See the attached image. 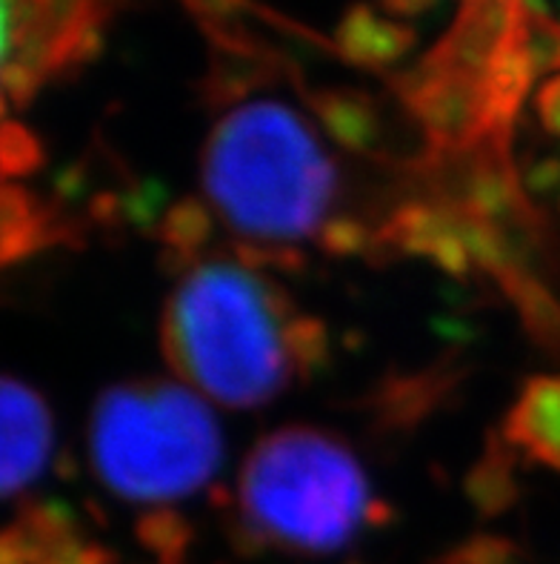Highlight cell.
I'll list each match as a JSON object with an SVG mask.
<instances>
[{"label": "cell", "mask_w": 560, "mask_h": 564, "mask_svg": "<svg viewBox=\"0 0 560 564\" xmlns=\"http://www.w3.org/2000/svg\"><path fill=\"white\" fill-rule=\"evenodd\" d=\"M46 164V152H43L41 138L32 129L21 123L7 121L3 123V135H0V172L7 184H14V178H26L43 170Z\"/></svg>", "instance_id": "obj_20"}, {"label": "cell", "mask_w": 560, "mask_h": 564, "mask_svg": "<svg viewBox=\"0 0 560 564\" xmlns=\"http://www.w3.org/2000/svg\"><path fill=\"white\" fill-rule=\"evenodd\" d=\"M432 564H524V547L495 533H475L452 544Z\"/></svg>", "instance_id": "obj_22"}, {"label": "cell", "mask_w": 560, "mask_h": 564, "mask_svg": "<svg viewBox=\"0 0 560 564\" xmlns=\"http://www.w3.org/2000/svg\"><path fill=\"white\" fill-rule=\"evenodd\" d=\"M315 118L341 150L355 155H375L381 147L383 121L375 100L361 89L349 86H327L306 93Z\"/></svg>", "instance_id": "obj_12"}, {"label": "cell", "mask_w": 560, "mask_h": 564, "mask_svg": "<svg viewBox=\"0 0 560 564\" xmlns=\"http://www.w3.org/2000/svg\"><path fill=\"white\" fill-rule=\"evenodd\" d=\"M215 213L198 195H186V198L169 204L166 215L161 218L157 238L164 243L161 252V264L166 272H178L186 275L191 267L204 261V250L215 229Z\"/></svg>", "instance_id": "obj_15"}, {"label": "cell", "mask_w": 560, "mask_h": 564, "mask_svg": "<svg viewBox=\"0 0 560 564\" xmlns=\"http://www.w3.org/2000/svg\"><path fill=\"white\" fill-rule=\"evenodd\" d=\"M347 564H363V562H347Z\"/></svg>", "instance_id": "obj_27"}, {"label": "cell", "mask_w": 560, "mask_h": 564, "mask_svg": "<svg viewBox=\"0 0 560 564\" xmlns=\"http://www.w3.org/2000/svg\"><path fill=\"white\" fill-rule=\"evenodd\" d=\"M206 204L241 243L292 247L318 236L338 198V166L304 115L277 100L229 109L200 155Z\"/></svg>", "instance_id": "obj_2"}, {"label": "cell", "mask_w": 560, "mask_h": 564, "mask_svg": "<svg viewBox=\"0 0 560 564\" xmlns=\"http://www.w3.org/2000/svg\"><path fill=\"white\" fill-rule=\"evenodd\" d=\"M0 564H32L21 536L12 528L3 530V536H0Z\"/></svg>", "instance_id": "obj_26"}, {"label": "cell", "mask_w": 560, "mask_h": 564, "mask_svg": "<svg viewBox=\"0 0 560 564\" xmlns=\"http://www.w3.org/2000/svg\"><path fill=\"white\" fill-rule=\"evenodd\" d=\"M501 438L526 462L560 473V376H532L520 384Z\"/></svg>", "instance_id": "obj_10"}, {"label": "cell", "mask_w": 560, "mask_h": 564, "mask_svg": "<svg viewBox=\"0 0 560 564\" xmlns=\"http://www.w3.org/2000/svg\"><path fill=\"white\" fill-rule=\"evenodd\" d=\"M397 98L424 132L432 155H458L490 141L481 78L420 61L395 78Z\"/></svg>", "instance_id": "obj_5"}, {"label": "cell", "mask_w": 560, "mask_h": 564, "mask_svg": "<svg viewBox=\"0 0 560 564\" xmlns=\"http://www.w3.org/2000/svg\"><path fill=\"white\" fill-rule=\"evenodd\" d=\"M86 227L64 204L43 198L23 184H3L0 193V264L14 267L52 247H78Z\"/></svg>", "instance_id": "obj_9"}, {"label": "cell", "mask_w": 560, "mask_h": 564, "mask_svg": "<svg viewBox=\"0 0 560 564\" xmlns=\"http://www.w3.org/2000/svg\"><path fill=\"white\" fill-rule=\"evenodd\" d=\"M298 318L284 286L238 258H204L180 275L161 315V350L195 393L255 410L298 379L289 329Z\"/></svg>", "instance_id": "obj_1"}, {"label": "cell", "mask_w": 560, "mask_h": 564, "mask_svg": "<svg viewBox=\"0 0 560 564\" xmlns=\"http://www.w3.org/2000/svg\"><path fill=\"white\" fill-rule=\"evenodd\" d=\"M334 46L349 64L377 72L409 55L415 46V29L366 3H355L343 12L334 29Z\"/></svg>", "instance_id": "obj_11"}, {"label": "cell", "mask_w": 560, "mask_h": 564, "mask_svg": "<svg viewBox=\"0 0 560 564\" xmlns=\"http://www.w3.org/2000/svg\"><path fill=\"white\" fill-rule=\"evenodd\" d=\"M466 376L469 367H463L454 352L420 370L389 372L363 401L370 424L381 436H409L411 430H418L447 408L449 401L458 399Z\"/></svg>", "instance_id": "obj_7"}, {"label": "cell", "mask_w": 560, "mask_h": 564, "mask_svg": "<svg viewBox=\"0 0 560 564\" xmlns=\"http://www.w3.org/2000/svg\"><path fill=\"white\" fill-rule=\"evenodd\" d=\"M463 494L481 519H497L520 499L518 453L501 433H486L483 453L463 476Z\"/></svg>", "instance_id": "obj_13"}, {"label": "cell", "mask_w": 560, "mask_h": 564, "mask_svg": "<svg viewBox=\"0 0 560 564\" xmlns=\"http://www.w3.org/2000/svg\"><path fill=\"white\" fill-rule=\"evenodd\" d=\"M558 209H560V195H558Z\"/></svg>", "instance_id": "obj_28"}, {"label": "cell", "mask_w": 560, "mask_h": 564, "mask_svg": "<svg viewBox=\"0 0 560 564\" xmlns=\"http://www.w3.org/2000/svg\"><path fill=\"white\" fill-rule=\"evenodd\" d=\"M318 247L329 258H375L381 252L377 232H372L355 215L329 218L318 232Z\"/></svg>", "instance_id": "obj_21"}, {"label": "cell", "mask_w": 560, "mask_h": 564, "mask_svg": "<svg viewBox=\"0 0 560 564\" xmlns=\"http://www.w3.org/2000/svg\"><path fill=\"white\" fill-rule=\"evenodd\" d=\"M0 490L7 499H14L35 485L50 465L55 447V419L35 387L7 376L0 387Z\"/></svg>", "instance_id": "obj_6"}, {"label": "cell", "mask_w": 560, "mask_h": 564, "mask_svg": "<svg viewBox=\"0 0 560 564\" xmlns=\"http://www.w3.org/2000/svg\"><path fill=\"white\" fill-rule=\"evenodd\" d=\"M389 505L372 499L361 458L338 433L309 424L272 430L238 473L234 544L243 553L275 547L329 556L363 528L389 524Z\"/></svg>", "instance_id": "obj_3"}, {"label": "cell", "mask_w": 560, "mask_h": 564, "mask_svg": "<svg viewBox=\"0 0 560 564\" xmlns=\"http://www.w3.org/2000/svg\"><path fill=\"white\" fill-rule=\"evenodd\" d=\"M263 78H270V66L263 64V57H257L246 43L227 41L206 75V100L212 107L238 104L257 89Z\"/></svg>", "instance_id": "obj_16"}, {"label": "cell", "mask_w": 560, "mask_h": 564, "mask_svg": "<svg viewBox=\"0 0 560 564\" xmlns=\"http://www.w3.org/2000/svg\"><path fill=\"white\" fill-rule=\"evenodd\" d=\"M375 232L381 252L424 258L452 279H469L475 270L461 236V215L438 200H406Z\"/></svg>", "instance_id": "obj_8"}, {"label": "cell", "mask_w": 560, "mask_h": 564, "mask_svg": "<svg viewBox=\"0 0 560 564\" xmlns=\"http://www.w3.org/2000/svg\"><path fill=\"white\" fill-rule=\"evenodd\" d=\"M438 0H381V9L389 18H418V14L432 12Z\"/></svg>", "instance_id": "obj_25"}, {"label": "cell", "mask_w": 560, "mask_h": 564, "mask_svg": "<svg viewBox=\"0 0 560 564\" xmlns=\"http://www.w3.org/2000/svg\"><path fill=\"white\" fill-rule=\"evenodd\" d=\"M89 458L114 496L166 508L215 479L223 436L212 408L184 381H121L95 399Z\"/></svg>", "instance_id": "obj_4"}, {"label": "cell", "mask_w": 560, "mask_h": 564, "mask_svg": "<svg viewBox=\"0 0 560 564\" xmlns=\"http://www.w3.org/2000/svg\"><path fill=\"white\" fill-rule=\"evenodd\" d=\"M9 528L21 536L32 564H114V553L109 551L107 544L86 539L80 530L57 533V536L32 539L14 522Z\"/></svg>", "instance_id": "obj_18"}, {"label": "cell", "mask_w": 560, "mask_h": 564, "mask_svg": "<svg viewBox=\"0 0 560 564\" xmlns=\"http://www.w3.org/2000/svg\"><path fill=\"white\" fill-rule=\"evenodd\" d=\"M520 184H524V193L529 198H547V195L558 193L560 189V158H540L535 164L526 166V172L520 175Z\"/></svg>", "instance_id": "obj_23"}, {"label": "cell", "mask_w": 560, "mask_h": 564, "mask_svg": "<svg viewBox=\"0 0 560 564\" xmlns=\"http://www.w3.org/2000/svg\"><path fill=\"white\" fill-rule=\"evenodd\" d=\"M535 112L549 135L560 138V72L549 75L535 95Z\"/></svg>", "instance_id": "obj_24"}, {"label": "cell", "mask_w": 560, "mask_h": 564, "mask_svg": "<svg viewBox=\"0 0 560 564\" xmlns=\"http://www.w3.org/2000/svg\"><path fill=\"white\" fill-rule=\"evenodd\" d=\"M135 539L161 564H184L186 553L195 544V524L169 505L150 508L138 516Z\"/></svg>", "instance_id": "obj_17"}, {"label": "cell", "mask_w": 560, "mask_h": 564, "mask_svg": "<svg viewBox=\"0 0 560 564\" xmlns=\"http://www.w3.org/2000/svg\"><path fill=\"white\" fill-rule=\"evenodd\" d=\"M289 344L298 379H315L320 370H327L329 358H332V344H329L327 324L320 322L318 315L298 313V318L292 322Z\"/></svg>", "instance_id": "obj_19"}, {"label": "cell", "mask_w": 560, "mask_h": 564, "mask_svg": "<svg viewBox=\"0 0 560 564\" xmlns=\"http://www.w3.org/2000/svg\"><path fill=\"white\" fill-rule=\"evenodd\" d=\"M520 318L526 338L560 358V299L552 286L538 279L535 270H512L495 281Z\"/></svg>", "instance_id": "obj_14"}]
</instances>
